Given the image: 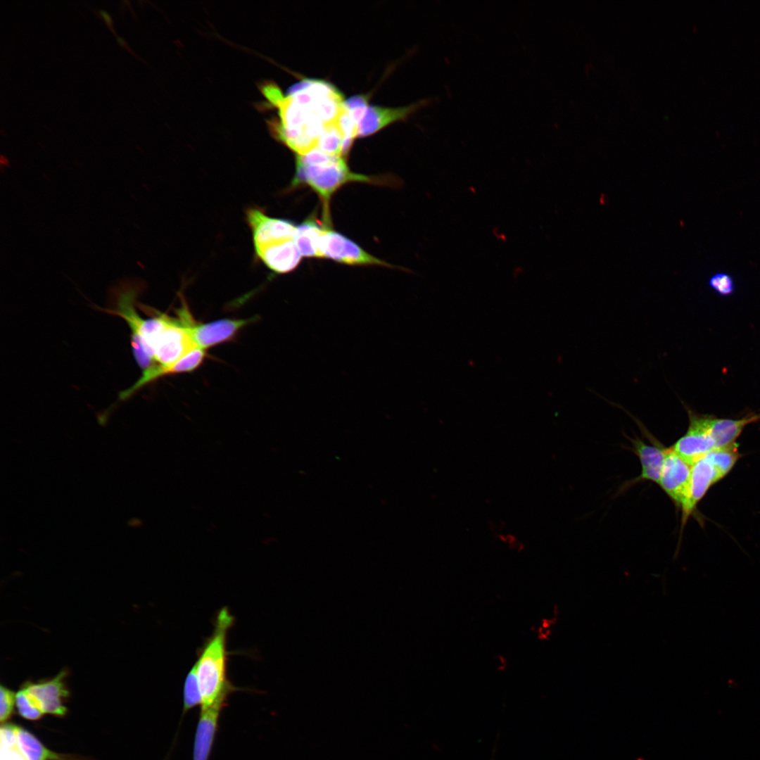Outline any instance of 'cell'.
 Returning a JSON list of instances; mask_svg holds the SVG:
<instances>
[{"mask_svg": "<svg viewBox=\"0 0 760 760\" xmlns=\"http://www.w3.org/2000/svg\"><path fill=\"white\" fill-rule=\"evenodd\" d=\"M262 91L277 111L270 124L273 134L298 156L316 148L327 132L341 125L346 112L341 92L324 80H303L286 95L271 84L265 85Z\"/></svg>", "mask_w": 760, "mask_h": 760, "instance_id": "6da1fadb", "label": "cell"}, {"mask_svg": "<svg viewBox=\"0 0 760 760\" xmlns=\"http://www.w3.org/2000/svg\"><path fill=\"white\" fill-rule=\"evenodd\" d=\"M214 619L212 633L198 649L194 663L201 697V709L216 704L226 705L232 693L242 690L234 685L228 677L230 652L227 650V638L235 619L229 609L223 607Z\"/></svg>", "mask_w": 760, "mask_h": 760, "instance_id": "7a4b0ae2", "label": "cell"}, {"mask_svg": "<svg viewBox=\"0 0 760 760\" xmlns=\"http://www.w3.org/2000/svg\"><path fill=\"white\" fill-rule=\"evenodd\" d=\"M371 182V178L352 172L343 157L325 153L317 148L298 156L293 186L305 184L311 187L324 204L327 218L328 204L331 196L350 182Z\"/></svg>", "mask_w": 760, "mask_h": 760, "instance_id": "3957f363", "label": "cell"}, {"mask_svg": "<svg viewBox=\"0 0 760 760\" xmlns=\"http://www.w3.org/2000/svg\"><path fill=\"white\" fill-rule=\"evenodd\" d=\"M139 289L137 285L129 283L119 287L115 292L114 307L106 310V312L121 317L128 324L134 359L144 371L155 364L151 347L158 334L166 325L170 316L155 311L153 317H142L136 309Z\"/></svg>", "mask_w": 760, "mask_h": 760, "instance_id": "277c9868", "label": "cell"}, {"mask_svg": "<svg viewBox=\"0 0 760 760\" xmlns=\"http://www.w3.org/2000/svg\"><path fill=\"white\" fill-rule=\"evenodd\" d=\"M180 317L188 327L195 345L204 350L232 341L243 327L258 319L257 317L224 318L206 323L196 322L188 308L181 312Z\"/></svg>", "mask_w": 760, "mask_h": 760, "instance_id": "5b68a950", "label": "cell"}, {"mask_svg": "<svg viewBox=\"0 0 760 760\" xmlns=\"http://www.w3.org/2000/svg\"><path fill=\"white\" fill-rule=\"evenodd\" d=\"M196 347L188 327L179 318L170 316L151 348L154 365H172Z\"/></svg>", "mask_w": 760, "mask_h": 760, "instance_id": "8992f818", "label": "cell"}, {"mask_svg": "<svg viewBox=\"0 0 760 760\" xmlns=\"http://www.w3.org/2000/svg\"><path fill=\"white\" fill-rule=\"evenodd\" d=\"M689 417L687 432L671 448L686 463L692 466L716 448L708 431L706 414L686 408Z\"/></svg>", "mask_w": 760, "mask_h": 760, "instance_id": "52a82bcc", "label": "cell"}, {"mask_svg": "<svg viewBox=\"0 0 760 760\" xmlns=\"http://www.w3.org/2000/svg\"><path fill=\"white\" fill-rule=\"evenodd\" d=\"M690 469V465L671 447L668 448L658 485L681 512L686 507L689 498Z\"/></svg>", "mask_w": 760, "mask_h": 760, "instance_id": "ba28073f", "label": "cell"}, {"mask_svg": "<svg viewBox=\"0 0 760 760\" xmlns=\"http://www.w3.org/2000/svg\"><path fill=\"white\" fill-rule=\"evenodd\" d=\"M246 220L252 232L255 251L272 243L293 239L297 227L289 220L267 215L259 208L248 209Z\"/></svg>", "mask_w": 760, "mask_h": 760, "instance_id": "9c48e42d", "label": "cell"}, {"mask_svg": "<svg viewBox=\"0 0 760 760\" xmlns=\"http://www.w3.org/2000/svg\"><path fill=\"white\" fill-rule=\"evenodd\" d=\"M67 671H61L49 680L35 683L27 681L21 688L32 698L43 714L63 716L67 712L64 700L68 697V690L64 679Z\"/></svg>", "mask_w": 760, "mask_h": 760, "instance_id": "30bf717a", "label": "cell"}, {"mask_svg": "<svg viewBox=\"0 0 760 760\" xmlns=\"http://www.w3.org/2000/svg\"><path fill=\"white\" fill-rule=\"evenodd\" d=\"M322 258H328L348 265L388 264L369 255L358 245L346 236L332 230L326 229L320 243Z\"/></svg>", "mask_w": 760, "mask_h": 760, "instance_id": "8fae6325", "label": "cell"}, {"mask_svg": "<svg viewBox=\"0 0 760 760\" xmlns=\"http://www.w3.org/2000/svg\"><path fill=\"white\" fill-rule=\"evenodd\" d=\"M206 350L196 347L175 363L167 365H154L144 371L137 381L129 388L120 393V400L129 398L146 385L165 376L191 372L198 368L206 358Z\"/></svg>", "mask_w": 760, "mask_h": 760, "instance_id": "7c38bea8", "label": "cell"}, {"mask_svg": "<svg viewBox=\"0 0 760 760\" xmlns=\"http://www.w3.org/2000/svg\"><path fill=\"white\" fill-rule=\"evenodd\" d=\"M723 478L707 455L691 466L689 498L682 512L683 528L710 487Z\"/></svg>", "mask_w": 760, "mask_h": 760, "instance_id": "4fadbf2b", "label": "cell"}, {"mask_svg": "<svg viewBox=\"0 0 760 760\" xmlns=\"http://www.w3.org/2000/svg\"><path fill=\"white\" fill-rule=\"evenodd\" d=\"M225 704L201 709L196 728L192 760H209Z\"/></svg>", "mask_w": 760, "mask_h": 760, "instance_id": "5bb4252c", "label": "cell"}, {"mask_svg": "<svg viewBox=\"0 0 760 760\" xmlns=\"http://www.w3.org/2000/svg\"><path fill=\"white\" fill-rule=\"evenodd\" d=\"M425 101H422L405 107L385 108L367 106L357 125V137H366L374 134L386 126L398 120H405Z\"/></svg>", "mask_w": 760, "mask_h": 760, "instance_id": "9a60e30c", "label": "cell"}, {"mask_svg": "<svg viewBox=\"0 0 760 760\" xmlns=\"http://www.w3.org/2000/svg\"><path fill=\"white\" fill-rule=\"evenodd\" d=\"M255 253L269 269L279 274L295 270L302 256L293 239L272 243Z\"/></svg>", "mask_w": 760, "mask_h": 760, "instance_id": "2e32d148", "label": "cell"}, {"mask_svg": "<svg viewBox=\"0 0 760 760\" xmlns=\"http://www.w3.org/2000/svg\"><path fill=\"white\" fill-rule=\"evenodd\" d=\"M629 440L632 443V450L638 457L641 464V472L633 482L650 481L659 484L668 448L658 442L648 445L638 437Z\"/></svg>", "mask_w": 760, "mask_h": 760, "instance_id": "e0dca14e", "label": "cell"}, {"mask_svg": "<svg viewBox=\"0 0 760 760\" xmlns=\"http://www.w3.org/2000/svg\"><path fill=\"white\" fill-rule=\"evenodd\" d=\"M760 420V413L749 414L740 419H723L707 415L708 431L716 448L735 443L744 428Z\"/></svg>", "mask_w": 760, "mask_h": 760, "instance_id": "ac0fdd59", "label": "cell"}, {"mask_svg": "<svg viewBox=\"0 0 760 760\" xmlns=\"http://www.w3.org/2000/svg\"><path fill=\"white\" fill-rule=\"evenodd\" d=\"M326 229L315 219H308L296 227L293 239L302 255L322 258L320 243Z\"/></svg>", "mask_w": 760, "mask_h": 760, "instance_id": "d6986e66", "label": "cell"}, {"mask_svg": "<svg viewBox=\"0 0 760 760\" xmlns=\"http://www.w3.org/2000/svg\"><path fill=\"white\" fill-rule=\"evenodd\" d=\"M16 750L25 760H61V756L49 750L25 728H16Z\"/></svg>", "mask_w": 760, "mask_h": 760, "instance_id": "ffe728a7", "label": "cell"}, {"mask_svg": "<svg viewBox=\"0 0 760 760\" xmlns=\"http://www.w3.org/2000/svg\"><path fill=\"white\" fill-rule=\"evenodd\" d=\"M723 477L727 475L739 460L741 455L735 442L730 445L715 448L707 455Z\"/></svg>", "mask_w": 760, "mask_h": 760, "instance_id": "44dd1931", "label": "cell"}, {"mask_svg": "<svg viewBox=\"0 0 760 760\" xmlns=\"http://www.w3.org/2000/svg\"><path fill=\"white\" fill-rule=\"evenodd\" d=\"M201 704V697L198 688L195 664L188 671L183 685V707L182 719L193 708Z\"/></svg>", "mask_w": 760, "mask_h": 760, "instance_id": "7402d4cb", "label": "cell"}, {"mask_svg": "<svg viewBox=\"0 0 760 760\" xmlns=\"http://www.w3.org/2000/svg\"><path fill=\"white\" fill-rule=\"evenodd\" d=\"M15 707L22 717L30 721L38 720L43 715L38 705L23 688L15 693Z\"/></svg>", "mask_w": 760, "mask_h": 760, "instance_id": "603a6c76", "label": "cell"}, {"mask_svg": "<svg viewBox=\"0 0 760 760\" xmlns=\"http://www.w3.org/2000/svg\"><path fill=\"white\" fill-rule=\"evenodd\" d=\"M709 286L720 296H727L735 291V283L733 277L726 272H718L709 279Z\"/></svg>", "mask_w": 760, "mask_h": 760, "instance_id": "cb8c5ba5", "label": "cell"}, {"mask_svg": "<svg viewBox=\"0 0 760 760\" xmlns=\"http://www.w3.org/2000/svg\"><path fill=\"white\" fill-rule=\"evenodd\" d=\"M15 693L8 688L0 685V721H7L14 709Z\"/></svg>", "mask_w": 760, "mask_h": 760, "instance_id": "d4e9b609", "label": "cell"}, {"mask_svg": "<svg viewBox=\"0 0 760 760\" xmlns=\"http://www.w3.org/2000/svg\"><path fill=\"white\" fill-rule=\"evenodd\" d=\"M17 726L13 723H5L1 727V745H4L6 749H16Z\"/></svg>", "mask_w": 760, "mask_h": 760, "instance_id": "484cf974", "label": "cell"}, {"mask_svg": "<svg viewBox=\"0 0 760 760\" xmlns=\"http://www.w3.org/2000/svg\"><path fill=\"white\" fill-rule=\"evenodd\" d=\"M99 13L101 18H102V19L104 20L108 28L110 29L111 31L115 34V31L113 29V21L110 14L104 10H99Z\"/></svg>", "mask_w": 760, "mask_h": 760, "instance_id": "4316f807", "label": "cell"}, {"mask_svg": "<svg viewBox=\"0 0 760 760\" xmlns=\"http://www.w3.org/2000/svg\"><path fill=\"white\" fill-rule=\"evenodd\" d=\"M498 666L497 667V669L500 670V671L501 670H505L507 669V660H506L505 657H504L502 655H499L498 657Z\"/></svg>", "mask_w": 760, "mask_h": 760, "instance_id": "83f0119b", "label": "cell"}, {"mask_svg": "<svg viewBox=\"0 0 760 760\" xmlns=\"http://www.w3.org/2000/svg\"><path fill=\"white\" fill-rule=\"evenodd\" d=\"M117 42H118V44H120V46H121L122 47L125 48V49H127V50L128 51H131L130 47H129V45L127 44V42H126V41L125 40V39H123V38H122V37H117Z\"/></svg>", "mask_w": 760, "mask_h": 760, "instance_id": "f1b7e54d", "label": "cell"}]
</instances>
